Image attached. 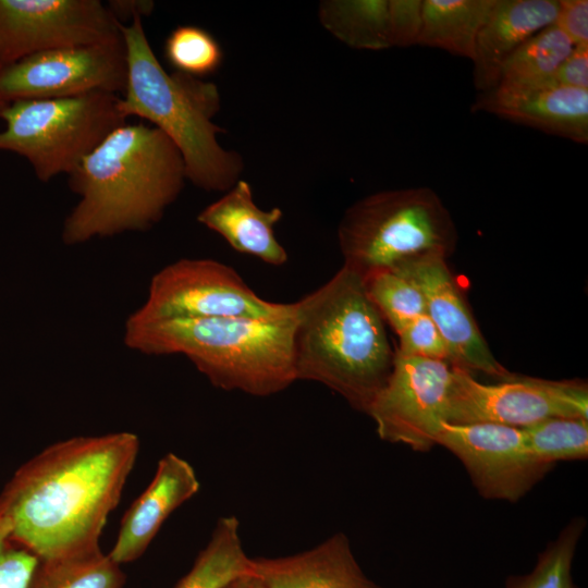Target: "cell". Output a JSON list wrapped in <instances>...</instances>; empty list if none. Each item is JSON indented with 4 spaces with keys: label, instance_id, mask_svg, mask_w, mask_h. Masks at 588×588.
Returning a JSON list of instances; mask_svg holds the SVG:
<instances>
[{
    "label": "cell",
    "instance_id": "6da1fadb",
    "mask_svg": "<svg viewBox=\"0 0 588 588\" xmlns=\"http://www.w3.org/2000/svg\"><path fill=\"white\" fill-rule=\"evenodd\" d=\"M139 441L132 432L73 437L24 463L0 492V522L41 564L100 552Z\"/></svg>",
    "mask_w": 588,
    "mask_h": 588
},
{
    "label": "cell",
    "instance_id": "7a4b0ae2",
    "mask_svg": "<svg viewBox=\"0 0 588 588\" xmlns=\"http://www.w3.org/2000/svg\"><path fill=\"white\" fill-rule=\"evenodd\" d=\"M186 180L184 160L159 128L125 123L113 130L69 174L79 195L62 240L85 243L127 231H146L175 201Z\"/></svg>",
    "mask_w": 588,
    "mask_h": 588
},
{
    "label": "cell",
    "instance_id": "3957f363",
    "mask_svg": "<svg viewBox=\"0 0 588 588\" xmlns=\"http://www.w3.org/2000/svg\"><path fill=\"white\" fill-rule=\"evenodd\" d=\"M394 354L364 279L350 268L343 266L296 302V380L321 383L367 414L390 376Z\"/></svg>",
    "mask_w": 588,
    "mask_h": 588
},
{
    "label": "cell",
    "instance_id": "277c9868",
    "mask_svg": "<svg viewBox=\"0 0 588 588\" xmlns=\"http://www.w3.org/2000/svg\"><path fill=\"white\" fill-rule=\"evenodd\" d=\"M296 315V314H295ZM295 316L145 319L132 314L124 343L145 355H183L212 385L269 396L296 380Z\"/></svg>",
    "mask_w": 588,
    "mask_h": 588
},
{
    "label": "cell",
    "instance_id": "5b68a950",
    "mask_svg": "<svg viewBox=\"0 0 588 588\" xmlns=\"http://www.w3.org/2000/svg\"><path fill=\"white\" fill-rule=\"evenodd\" d=\"M142 19L120 23L127 61L120 111L125 119L135 115L149 121L173 142L184 160L186 180L208 192H226L242 179L244 161L219 142L224 130L212 121L221 105L218 87L182 72H167Z\"/></svg>",
    "mask_w": 588,
    "mask_h": 588
},
{
    "label": "cell",
    "instance_id": "8992f818",
    "mask_svg": "<svg viewBox=\"0 0 588 588\" xmlns=\"http://www.w3.org/2000/svg\"><path fill=\"white\" fill-rule=\"evenodd\" d=\"M457 232L440 197L429 187L381 191L344 212L338 228L343 266L363 279L430 258H448Z\"/></svg>",
    "mask_w": 588,
    "mask_h": 588
},
{
    "label": "cell",
    "instance_id": "52a82bcc",
    "mask_svg": "<svg viewBox=\"0 0 588 588\" xmlns=\"http://www.w3.org/2000/svg\"><path fill=\"white\" fill-rule=\"evenodd\" d=\"M120 97L108 91L25 99L0 112V150L23 156L39 181L70 174L113 130L126 123Z\"/></svg>",
    "mask_w": 588,
    "mask_h": 588
},
{
    "label": "cell",
    "instance_id": "ba28073f",
    "mask_svg": "<svg viewBox=\"0 0 588 588\" xmlns=\"http://www.w3.org/2000/svg\"><path fill=\"white\" fill-rule=\"evenodd\" d=\"M133 314L145 319L280 320L295 316L296 302L261 298L233 268L220 261L184 258L151 278L145 304Z\"/></svg>",
    "mask_w": 588,
    "mask_h": 588
},
{
    "label": "cell",
    "instance_id": "9c48e42d",
    "mask_svg": "<svg viewBox=\"0 0 588 588\" xmlns=\"http://www.w3.org/2000/svg\"><path fill=\"white\" fill-rule=\"evenodd\" d=\"M551 417L588 418L587 383L512 375L487 384L452 367L446 422L526 428Z\"/></svg>",
    "mask_w": 588,
    "mask_h": 588
},
{
    "label": "cell",
    "instance_id": "30bf717a",
    "mask_svg": "<svg viewBox=\"0 0 588 588\" xmlns=\"http://www.w3.org/2000/svg\"><path fill=\"white\" fill-rule=\"evenodd\" d=\"M451 381L446 362L395 352L390 376L367 413L379 438L429 452L446 421Z\"/></svg>",
    "mask_w": 588,
    "mask_h": 588
},
{
    "label": "cell",
    "instance_id": "8fae6325",
    "mask_svg": "<svg viewBox=\"0 0 588 588\" xmlns=\"http://www.w3.org/2000/svg\"><path fill=\"white\" fill-rule=\"evenodd\" d=\"M124 40L37 52L0 68V101L124 93Z\"/></svg>",
    "mask_w": 588,
    "mask_h": 588
},
{
    "label": "cell",
    "instance_id": "7c38bea8",
    "mask_svg": "<svg viewBox=\"0 0 588 588\" xmlns=\"http://www.w3.org/2000/svg\"><path fill=\"white\" fill-rule=\"evenodd\" d=\"M123 40L99 0H0V68L30 54Z\"/></svg>",
    "mask_w": 588,
    "mask_h": 588
},
{
    "label": "cell",
    "instance_id": "4fadbf2b",
    "mask_svg": "<svg viewBox=\"0 0 588 588\" xmlns=\"http://www.w3.org/2000/svg\"><path fill=\"white\" fill-rule=\"evenodd\" d=\"M437 445L460 460L478 494L487 500L515 503L553 469L532 455L522 428L444 421Z\"/></svg>",
    "mask_w": 588,
    "mask_h": 588
},
{
    "label": "cell",
    "instance_id": "5bb4252c",
    "mask_svg": "<svg viewBox=\"0 0 588 588\" xmlns=\"http://www.w3.org/2000/svg\"><path fill=\"white\" fill-rule=\"evenodd\" d=\"M420 290L426 314L442 335L450 365L468 372L479 371L506 379L511 373L494 357L460 290L446 258L430 257L396 270Z\"/></svg>",
    "mask_w": 588,
    "mask_h": 588
},
{
    "label": "cell",
    "instance_id": "9a60e30c",
    "mask_svg": "<svg viewBox=\"0 0 588 588\" xmlns=\"http://www.w3.org/2000/svg\"><path fill=\"white\" fill-rule=\"evenodd\" d=\"M199 488L193 466L179 455L167 453L158 462L150 483L125 512L108 555L120 565L137 560L166 519Z\"/></svg>",
    "mask_w": 588,
    "mask_h": 588
},
{
    "label": "cell",
    "instance_id": "2e32d148",
    "mask_svg": "<svg viewBox=\"0 0 588 588\" xmlns=\"http://www.w3.org/2000/svg\"><path fill=\"white\" fill-rule=\"evenodd\" d=\"M473 110L486 111L579 144L588 143V89L556 83L526 89L494 87Z\"/></svg>",
    "mask_w": 588,
    "mask_h": 588
},
{
    "label": "cell",
    "instance_id": "e0dca14e",
    "mask_svg": "<svg viewBox=\"0 0 588 588\" xmlns=\"http://www.w3.org/2000/svg\"><path fill=\"white\" fill-rule=\"evenodd\" d=\"M252 573L265 588H382L363 572L343 532L293 555L252 558Z\"/></svg>",
    "mask_w": 588,
    "mask_h": 588
},
{
    "label": "cell",
    "instance_id": "ac0fdd59",
    "mask_svg": "<svg viewBox=\"0 0 588 588\" xmlns=\"http://www.w3.org/2000/svg\"><path fill=\"white\" fill-rule=\"evenodd\" d=\"M559 0H498L478 33L474 62V84L482 93L500 81L502 66L527 39L553 25Z\"/></svg>",
    "mask_w": 588,
    "mask_h": 588
},
{
    "label": "cell",
    "instance_id": "d6986e66",
    "mask_svg": "<svg viewBox=\"0 0 588 588\" xmlns=\"http://www.w3.org/2000/svg\"><path fill=\"white\" fill-rule=\"evenodd\" d=\"M282 217L279 207L260 209L254 201L252 186L240 179L222 197L205 207L197 221L222 236L234 250L278 267L289 259L274 234Z\"/></svg>",
    "mask_w": 588,
    "mask_h": 588
},
{
    "label": "cell",
    "instance_id": "ffe728a7",
    "mask_svg": "<svg viewBox=\"0 0 588 588\" xmlns=\"http://www.w3.org/2000/svg\"><path fill=\"white\" fill-rule=\"evenodd\" d=\"M498 0H422L417 45L473 60L479 30Z\"/></svg>",
    "mask_w": 588,
    "mask_h": 588
},
{
    "label": "cell",
    "instance_id": "44dd1931",
    "mask_svg": "<svg viewBox=\"0 0 588 588\" xmlns=\"http://www.w3.org/2000/svg\"><path fill=\"white\" fill-rule=\"evenodd\" d=\"M248 574H253L252 558L243 548L240 522L233 515L223 516L191 569L173 588H223Z\"/></svg>",
    "mask_w": 588,
    "mask_h": 588
},
{
    "label": "cell",
    "instance_id": "7402d4cb",
    "mask_svg": "<svg viewBox=\"0 0 588 588\" xmlns=\"http://www.w3.org/2000/svg\"><path fill=\"white\" fill-rule=\"evenodd\" d=\"M389 0H326L318 8L320 24L343 44L365 50L390 48Z\"/></svg>",
    "mask_w": 588,
    "mask_h": 588
},
{
    "label": "cell",
    "instance_id": "603a6c76",
    "mask_svg": "<svg viewBox=\"0 0 588 588\" xmlns=\"http://www.w3.org/2000/svg\"><path fill=\"white\" fill-rule=\"evenodd\" d=\"M573 48L571 40L555 25H550L510 56L497 86L526 89L554 84L556 70Z\"/></svg>",
    "mask_w": 588,
    "mask_h": 588
},
{
    "label": "cell",
    "instance_id": "cb8c5ba5",
    "mask_svg": "<svg viewBox=\"0 0 588 588\" xmlns=\"http://www.w3.org/2000/svg\"><path fill=\"white\" fill-rule=\"evenodd\" d=\"M585 527L584 517L571 519L540 552L532 571L509 576L505 588H578L572 577V565Z\"/></svg>",
    "mask_w": 588,
    "mask_h": 588
},
{
    "label": "cell",
    "instance_id": "d4e9b609",
    "mask_svg": "<svg viewBox=\"0 0 588 588\" xmlns=\"http://www.w3.org/2000/svg\"><path fill=\"white\" fill-rule=\"evenodd\" d=\"M522 429L528 449L542 464L554 467L558 462L588 457V418L551 417Z\"/></svg>",
    "mask_w": 588,
    "mask_h": 588
},
{
    "label": "cell",
    "instance_id": "484cf974",
    "mask_svg": "<svg viewBox=\"0 0 588 588\" xmlns=\"http://www.w3.org/2000/svg\"><path fill=\"white\" fill-rule=\"evenodd\" d=\"M120 564L101 551L60 563L38 562L29 588H122Z\"/></svg>",
    "mask_w": 588,
    "mask_h": 588
},
{
    "label": "cell",
    "instance_id": "4316f807",
    "mask_svg": "<svg viewBox=\"0 0 588 588\" xmlns=\"http://www.w3.org/2000/svg\"><path fill=\"white\" fill-rule=\"evenodd\" d=\"M364 282L371 302L395 332L426 314L422 293L402 273L393 270L378 271L366 277Z\"/></svg>",
    "mask_w": 588,
    "mask_h": 588
},
{
    "label": "cell",
    "instance_id": "83f0119b",
    "mask_svg": "<svg viewBox=\"0 0 588 588\" xmlns=\"http://www.w3.org/2000/svg\"><path fill=\"white\" fill-rule=\"evenodd\" d=\"M164 56L177 72L198 78L215 73L223 60L218 40L194 25H181L170 33L164 42Z\"/></svg>",
    "mask_w": 588,
    "mask_h": 588
},
{
    "label": "cell",
    "instance_id": "f1b7e54d",
    "mask_svg": "<svg viewBox=\"0 0 588 588\" xmlns=\"http://www.w3.org/2000/svg\"><path fill=\"white\" fill-rule=\"evenodd\" d=\"M396 334L397 353L450 364L448 346L427 314L408 322Z\"/></svg>",
    "mask_w": 588,
    "mask_h": 588
},
{
    "label": "cell",
    "instance_id": "f546056e",
    "mask_svg": "<svg viewBox=\"0 0 588 588\" xmlns=\"http://www.w3.org/2000/svg\"><path fill=\"white\" fill-rule=\"evenodd\" d=\"M38 559L11 540L0 522V588H29Z\"/></svg>",
    "mask_w": 588,
    "mask_h": 588
},
{
    "label": "cell",
    "instance_id": "4dcf8cb0",
    "mask_svg": "<svg viewBox=\"0 0 588 588\" xmlns=\"http://www.w3.org/2000/svg\"><path fill=\"white\" fill-rule=\"evenodd\" d=\"M422 26V0H389L388 39L391 47L417 45Z\"/></svg>",
    "mask_w": 588,
    "mask_h": 588
},
{
    "label": "cell",
    "instance_id": "1f68e13d",
    "mask_svg": "<svg viewBox=\"0 0 588 588\" xmlns=\"http://www.w3.org/2000/svg\"><path fill=\"white\" fill-rule=\"evenodd\" d=\"M575 46H588V1L559 0L554 24Z\"/></svg>",
    "mask_w": 588,
    "mask_h": 588
},
{
    "label": "cell",
    "instance_id": "d6a6232c",
    "mask_svg": "<svg viewBox=\"0 0 588 588\" xmlns=\"http://www.w3.org/2000/svg\"><path fill=\"white\" fill-rule=\"evenodd\" d=\"M562 86L588 89V46H575L554 74Z\"/></svg>",
    "mask_w": 588,
    "mask_h": 588
},
{
    "label": "cell",
    "instance_id": "836d02e7",
    "mask_svg": "<svg viewBox=\"0 0 588 588\" xmlns=\"http://www.w3.org/2000/svg\"><path fill=\"white\" fill-rule=\"evenodd\" d=\"M106 5L112 15L121 23V20L126 17H143L151 14L155 3L148 0H110Z\"/></svg>",
    "mask_w": 588,
    "mask_h": 588
},
{
    "label": "cell",
    "instance_id": "e575fe53",
    "mask_svg": "<svg viewBox=\"0 0 588 588\" xmlns=\"http://www.w3.org/2000/svg\"><path fill=\"white\" fill-rule=\"evenodd\" d=\"M223 588H265L261 581L254 575L248 574L236 578Z\"/></svg>",
    "mask_w": 588,
    "mask_h": 588
},
{
    "label": "cell",
    "instance_id": "d590c367",
    "mask_svg": "<svg viewBox=\"0 0 588 588\" xmlns=\"http://www.w3.org/2000/svg\"><path fill=\"white\" fill-rule=\"evenodd\" d=\"M8 103L0 101V112Z\"/></svg>",
    "mask_w": 588,
    "mask_h": 588
}]
</instances>
